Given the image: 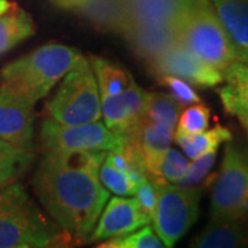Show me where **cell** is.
<instances>
[{"label": "cell", "mask_w": 248, "mask_h": 248, "mask_svg": "<svg viewBox=\"0 0 248 248\" xmlns=\"http://www.w3.org/2000/svg\"><path fill=\"white\" fill-rule=\"evenodd\" d=\"M32 184L46 211L71 239H89L109 199L98 171L66 169L43 159Z\"/></svg>", "instance_id": "obj_1"}, {"label": "cell", "mask_w": 248, "mask_h": 248, "mask_svg": "<svg viewBox=\"0 0 248 248\" xmlns=\"http://www.w3.org/2000/svg\"><path fill=\"white\" fill-rule=\"evenodd\" d=\"M80 57L81 54L73 47L47 43L9 63L1 72L0 89L36 104L71 71Z\"/></svg>", "instance_id": "obj_2"}, {"label": "cell", "mask_w": 248, "mask_h": 248, "mask_svg": "<svg viewBox=\"0 0 248 248\" xmlns=\"http://www.w3.org/2000/svg\"><path fill=\"white\" fill-rule=\"evenodd\" d=\"M60 232L36 205L24 186L0 189V248L53 247Z\"/></svg>", "instance_id": "obj_3"}, {"label": "cell", "mask_w": 248, "mask_h": 248, "mask_svg": "<svg viewBox=\"0 0 248 248\" xmlns=\"http://www.w3.org/2000/svg\"><path fill=\"white\" fill-rule=\"evenodd\" d=\"M178 42L197 58L223 72L237 61L231 40L210 0L185 4L175 22Z\"/></svg>", "instance_id": "obj_4"}, {"label": "cell", "mask_w": 248, "mask_h": 248, "mask_svg": "<svg viewBox=\"0 0 248 248\" xmlns=\"http://www.w3.org/2000/svg\"><path fill=\"white\" fill-rule=\"evenodd\" d=\"M55 122L83 124L102 117L101 94L90 61L83 55L62 78L61 86L46 107Z\"/></svg>", "instance_id": "obj_5"}, {"label": "cell", "mask_w": 248, "mask_h": 248, "mask_svg": "<svg viewBox=\"0 0 248 248\" xmlns=\"http://www.w3.org/2000/svg\"><path fill=\"white\" fill-rule=\"evenodd\" d=\"M157 189V203L153 214V228L163 246H175L199 218L202 190L167 182L161 177H149Z\"/></svg>", "instance_id": "obj_6"}, {"label": "cell", "mask_w": 248, "mask_h": 248, "mask_svg": "<svg viewBox=\"0 0 248 248\" xmlns=\"http://www.w3.org/2000/svg\"><path fill=\"white\" fill-rule=\"evenodd\" d=\"M211 219H248V151L232 142L213 186Z\"/></svg>", "instance_id": "obj_7"}, {"label": "cell", "mask_w": 248, "mask_h": 248, "mask_svg": "<svg viewBox=\"0 0 248 248\" xmlns=\"http://www.w3.org/2000/svg\"><path fill=\"white\" fill-rule=\"evenodd\" d=\"M40 142L46 153L73 151H116L123 145V137L98 122L63 124L48 117L40 127Z\"/></svg>", "instance_id": "obj_8"}, {"label": "cell", "mask_w": 248, "mask_h": 248, "mask_svg": "<svg viewBox=\"0 0 248 248\" xmlns=\"http://www.w3.org/2000/svg\"><path fill=\"white\" fill-rule=\"evenodd\" d=\"M149 66L156 76H175L197 87H217L223 81L221 71L197 58L179 42L149 62Z\"/></svg>", "instance_id": "obj_9"}, {"label": "cell", "mask_w": 248, "mask_h": 248, "mask_svg": "<svg viewBox=\"0 0 248 248\" xmlns=\"http://www.w3.org/2000/svg\"><path fill=\"white\" fill-rule=\"evenodd\" d=\"M148 94L133 81L119 94L101 95V110L108 128L122 137L137 133L146 120Z\"/></svg>", "instance_id": "obj_10"}, {"label": "cell", "mask_w": 248, "mask_h": 248, "mask_svg": "<svg viewBox=\"0 0 248 248\" xmlns=\"http://www.w3.org/2000/svg\"><path fill=\"white\" fill-rule=\"evenodd\" d=\"M33 109V102L0 89V140L22 149H32Z\"/></svg>", "instance_id": "obj_11"}, {"label": "cell", "mask_w": 248, "mask_h": 248, "mask_svg": "<svg viewBox=\"0 0 248 248\" xmlns=\"http://www.w3.org/2000/svg\"><path fill=\"white\" fill-rule=\"evenodd\" d=\"M151 218L143 213L135 199L112 197L102 210L97 221V226L90 234L91 241L123 236L151 223Z\"/></svg>", "instance_id": "obj_12"}, {"label": "cell", "mask_w": 248, "mask_h": 248, "mask_svg": "<svg viewBox=\"0 0 248 248\" xmlns=\"http://www.w3.org/2000/svg\"><path fill=\"white\" fill-rule=\"evenodd\" d=\"M122 35L135 54L148 63L178 42L175 25L127 24Z\"/></svg>", "instance_id": "obj_13"}, {"label": "cell", "mask_w": 248, "mask_h": 248, "mask_svg": "<svg viewBox=\"0 0 248 248\" xmlns=\"http://www.w3.org/2000/svg\"><path fill=\"white\" fill-rule=\"evenodd\" d=\"M237 61L248 63V0H210Z\"/></svg>", "instance_id": "obj_14"}, {"label": "cell", "mask_w": 248, "mask_h": 248, "mask_svg": "<svg viewBox=\"0 0 248 248\" xmlns=\"http://www.w3.org/2000/svg\"><path fill=\"white\" fill-rule=\"evenodd\" d=\"M225 86L218 90L222 105L240 123L248 127V63L234 61L222 72Z\"/></svg>", "instance_id": "obj_15"}, {"label": "cell", "mask_w": 248, "mask_h": 248, "mask_svg": "<svg viewBox=\"0 0 248 248\" xmlns=\"http://www.w3.org/2000/svg\"><path fill=\"white\" fill-rule=\"evenodd\" d=\"M248 244L247 221L211 219L200 234L192 240L190 247L236 248Z\"/></svg>", "instance_id": "obj_16"}, {"label": "cell", "mask_w": 248, "mask_h": 248, "mask_svg": "<svg viewBox=\"0 0 248 248\" xmlns=\"http://www.w3.org/2000/svg\"><path fill=\"white\" fill-rule=\"evenodd\" d=\"M184 6L182 0H125L128 24L175 25Z\"/></svg>", "instance_id": "obj_17"}, {"label": "cell", "mask_w": 248, "mask_h": 248, "mask_svg": "<svg viewBox=\"0 0 248 248\" xmlns=\"http://www.w3.org/2000/svg\"><path fill=\"white\" fill-rule=\"evenodd\" d=\"M76 10L95 27L108 32L122 35L128 24L125 0H84Z\"/></svg>", "instance_id": "obj_18"}, {"label": "cell", "mask_w": 248, "mask_h": 248, "mask_svg": "<svg viewBox=\"0 0 248 248\" xmlns=\"http://www.w3.org/2000/svg\"><path fill=\"white\" fill-rule=\"evenodd\" d=\"M182 105L171 95L161 93H149L146 104V120L160 134L174 140V130L177 127Z\"/></svg>", "instance_id": "obj_19"}, {"label": "cell", "mask_w": 248, "mask_h": 248, "mask_svg": "<svg viewBox=\"0 0 248 248\" xmlns=\"http://www.w3.org/2000/svg\"><path fill=\"white\" fill-rule=\"evenodd\" d=\"M35 31L33 19L24 10L14 7L0 16V55L35 35Z\"/></svg>", "instance_id": "obj_20"}, {"label": "cell", "mask_w": 248, "mask_h": 248, "mask_svg": "<svg viewBox=\"0 0 248 248\" xmlns=\"http://www.w3.org/2000/svg\"><path fill=\"white\" fill-rule=\"evenodd\" d=\"M138 141L141 145L142 153L145 157V164L148 169V178L149 177H161L160 169L161 163L169 152L171 145V138L160 134L151 122L145 120L141 128L137 131Z\"/></svg>", "instance_id": "obj_21"}, {"label": "cell", "mask_w": 248, "mask_h": 248, "mask_svg": "<svg viewBox=\"0 0 248 248\" xmlns=\"http://www.w3.org/2000/svg\"><path fill=\"white\" fill-rule=\"evenodd\" d=\"M174 141L184 151L187 159L193 160L205 153L218 151L223 142H231L232 133L223 125H215L211 130L207 128L205 131L192 135H174Z\"/></svg>", "instance_id": "obj_22"}, {"label": "cell", "mask_w": 248, "mask_h": 248, "mask_svg": "<svg viewBox=\"0 0 248 248\" xmlns=\"http://www.w3.org/2000/svg\"><path fill=\"white\" fill-rule=\"evenodd\" d=\"M89 61L97 80L98 90L101 95L119 94L134 81L128 72L104 58L90 57Z\"/></svg>", "instance_id": "obj_23"}, {"label": "cell", "mask_w": 248, "mask_h": 248, "mask_svg": "<svg viewBox=\"0 0 248 248\" xmlns=\"http://www.w3.org/2000/svg\"><path fill=\"white\" fill-rule=\"evenodd\" d=\"M33 160L32 149H22L0 140V189L16 182Z\"/></svg>", "instance_id": "obj_24"}, {"label": "cell", "mask_w": 248, "mask_h": 248, "mask_svg": "<svg viewBox=\"0 0 248 248\" xmlns=\"http://www.w3.org/2000/svg\"><path fill=\"white\" fill-rule=\"evenodd\" d=\"M101 248H163V241L160 240L155 228L145 225L137 231L127 233L123 236H116L104 240Z\"/></svg>", "instance_id": "obj_25"}, {"label": "cell", "mask_w": 248, "mask_h": 248, "mask_svg": "<svg viewBox=\"0 0 248 248\" xmlns=\"http://www.w3.org/2000/svg\"><path fill=\"white\" fill-rule=\"evenodd\" d=\"M210 119L211 112L208 108L200 102L192 104L179 115L174 135H192L205 131L210 125Z\"/></svg>", "instance_id": "obj_26"}, {"label": "cell", "mask_w": 248, "mask_h": 248, "mask_svg": "<svg viewBox=\"0 0 248 248\" xmlns=\"http://www.w3.org/2000/svg\"><path fill=\"white\" fill-rule=\"evenodd\" d=\"M98 177L109 192L117 196H134L138 187V184L127 172L117 170L107 161L101 164Z\"/></svg>", "instance_id": "obj_27"}, {"label": "cell", "mask_w": 248, "mask_h": 248, "mask_svg": "<svg viewBox=\"0 0 248 248\" xmlns=\"http://www.w3.org/2000/svg\"><path fill=\"white\" fill-rule=\"evenodd\" d=\"M157 79L163 87L169 90L170 95L178 101L182 107L197 104L202 101L199 94L192 87V84H189L185 80L175 78V76H170V75H160L157 76Z\"/></svg>", "instance_id": "obj_28"}, {"label": "cell", "mask_w": 248, "mask_h": 248, "mask_svg": "<svg viewBox=\"0 0 248 248\" xmlns=\"http://www.w3.org/2000/svg\"><path fill=\"white\" fill-rule=\"evenodd\" d=\"M187 169H189V161L185 156L177 149L170 148L161 163L160 174H161V178H164L167 182L178 184L185 177Z\"/></svg>", "instance_id": "obj_29"}, {"label": "cell", "mask_w": 248, "mask_h": 248, "mask_svg": "<svg viewBox=\"0 0 248 248\" xmlns=\"http://www.w3.org/2000/svg\"><path fill=\"white\" fill-rule=\"evenodd\" d=\"M217 152L218 151L210 152L197 159H193V161L189 164V169L186 171L185 177L182 178L177 185L187 186V187H195L199 185L204 178L207 177L210 170L213 169L214 163L217 160Z\"/></svg>", "instance_id": "obj_30"}, {"label": "cell", "mask_w": 248, "mask_h": 248, "mask_svg": "<svg viewBox=\"0 0 248 248\" xmlns=\"http://www.w3.org/2000/svg\"><path fill=\"white\" fill-rule=\"evenodd\" d=\"M134 196L142 211L146 214L152 221L155 210H156V203H157V189L151 178H146L145 181H142L137 187V192Z\"/></svg>", "instance_id": "obj_31"}, {"label": "cell", "mask_w": 248, "mask_h": 248, "mask_svg": "<svg viewBox=\"0 0 248 248\" xmlns=\"http://www.w3.org/2000/svg\"><path fill=\"white\" fill-rule=\"evenodd\" d=\"M55 1H57L61 7L76 10L84 0H55Z\"/></svg>", "instance_id": "obj_32"}, {"label": "cell", "mask_w": 248, "mask_h": 248, "mask_svg": "<svg viewBox=\"0 0 248 248\" xmlns=\"http://www.w3.org/2000/svg\"><path fill=\"white\" fill-rule=\"evenodd\" d=\"M14 7H16V6H14L13 3H10L9 0H0V16L9 13L10 10L14 9Z\"/></svg>", "instance_id": "obj_33"}, {"label": "cell", "mask_w": 248, "mask_h": 248, "mask_svg": "<svg viewBox=\"0 0 248 248\" xmlns=\"http://www.w3.org/2000/svg\"><path fill=\"white\" fill-rule=\"evenodd\" d=\"M196 0H182V3H185V4H189V3H193Z\"/></svg>", "instance_id": "obj_34"}, {"label": "cell", "mask_w": 248, "mask_h": 248, "mask_svg": "<svg viewBox=\"0 0 248 248\" xmlns=\"http://www.w3.org/2000/svg\"><path fill=\"white\" fill-rule=\"evenodd\" d=\"M246 130H247V133H248V127H246Z\"/></svg>", "instance_id": "obj_35"}]
</instances>
